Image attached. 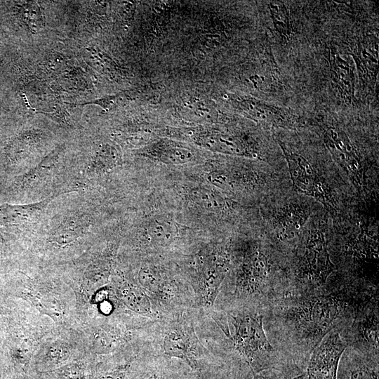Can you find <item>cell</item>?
<instances>
[{
  "label": "cell",
  "instance_id": "obj_1",
  "mask_svg": "<svg viewBox=\"0 0 379 379\" xmlns=\"http://www.w3.org/2000/svg\"><path fill=\"white\" fill-rule=\"evenodd\" d=\"M347 285L331 292L322 288L287 293L272 303V324L283 343L310 356L347 313L356 314L366 302L349 297Z\"/></svg>",
  "mask_w": 379,
  "mask_h": 379
},
{
  "label": "cell",
  "instance_id": "obj_2",
  "mask_svg": "<svg viewBox=\"0 0 379 379\" xmlns=\"http://www.w3.org/2000/svg\"><path fill=\"white\" fill-rule=\"evenodd\" d=\"M377 201L357 199L331 218L330 251L335 272L351 281L378 283Z\"/></svg>",
  "mask_w": 379,
  "mask_h": 379
},
{
  "label": "cell",
  "instance_id": "obj_3",
  "mask_svg": "<svg viewBox=\"0 0 379 379\" xmlns=\"http://www.w3.org/2000/svg\"><path fill=\"white\" fill-rule=\"evenodd\" d=\"M331 228V217L324 208L308 220L289 256L291 293L322 289L335 272L330 251Z\"/></svg>",
  "mask_w": 379,
  "mask_h": 379
},
{
  "label": "cell",
  "instance_id": "obj_4",
  "mask_svg": "<svg viewBox=\"0 0 379 379\" xmlns=\"http://www.w3.org/2000/svg\"><path fill=\"white\" fill-rule=\"evenodd\" d=\"M289 285V260L261 230L260 239L244 254L236 279V293L244 299L268 301L277 298L279 285Z\"/></svg>",
  "mask_w": 379,
  "mask_h": 379
},
{
  "label": "cell",
  "instance_id": "obj_5",
  "mask_svg": "<svg viewBox=\"0 0 379 379\" xmlns=\"http://www.w3.org/2000/svg\"><path fill=\"white\" fill-rule=\"evenodd\" d=\"M322 206L291 186L260 201L261 230L270 241L288 258L311 216Z\"/></svg>",
  "mask_w": 379,
  "mask_h": 379
},
{
  "label": "cell",
  "instance_id": "obj_6",
  "mask_svg": "<svg viewBox=\"0 0 379 379\" xmlns=\"http://www.w3.org/2000/svg\"><path fill=\"white\" fill-rule=\"evenodd\" d=\"M231 317L234 327L231 339L253 374L265 369H277L275 350L263 328V316L243 312Z\"/></svg>",
  "mask_w": 379,
  "mask_h": 379
},
{
  "label": "cell",
  "instance_id": "obj_7",
  "mask_svg": "<svg viewBox=\"0 0 379 379\" xmlns=\"http://www.w3.org/2000/svg\"><path fill=\"white\" fill-rule=\"evenodd\" d=\"M348 345L340 331H330L310 355L307 374L309 379H337L338 368Z\"/></svg>",
  "mask_w": 379,
  "mask_h": 379
},
{
  "label": "cell",
  "instance_id": "obj_8",
  "mask_svg": "<svg viewBox=\"0 0 379 379\" xmlns=\"http://www.w3.org/2000/svg\"><path fill=\"white\" fill-rule=\"evenodd\" d=\"M348 338L345 339L348 345L362 354L378 358V310L375 298L358 309Z\"/></svg>",
  "mask_w": 379,
  "mask_h": 379
},
{
  "label": "cell",
  "instance_id": "obj_9",
  "mask_svg": "<svg viewBox=\"0 0 379 379\" xmlns=\"http://www.w3.org/2000/svg\"><path fill=\"white\" fill-rule=\"evenodd\" d=\"M198 342L192 327H179L165 336L164 349L166 354L185 360L192 368L197 370Z\"/></svg>",
  "mask_w": 379,
  "mask_h": 379
},
{
  "label": "cell",
  "instance_id": "obj_10",
  "mask_svg": "<svg viewBox=\"0 0 379 379\" xmlns=\"http://www.w3.org/2000/svg\"><path fill=\"white\" fill-rule=\"evenodd\" d=\"M73 190H62L34 203L28 204H4L0 206V223L7 225H25L36 222L40 219L48 204L60 194Z\"/></svg>",
  "mask_w": 379,
  "mask_h": 379
},
{
  "label": "cell",
  "instance_id": "obj_11",
  "mask_svg": "<svg viewBox=\"0 0 379 379\" xmlns=\"http://www.w3.org/2000/svg\"><path fill=\"white\" fill-rule=\"evenodd\" d=\"M237 102L242 111L255 121L281 126L286 125L284 115L264 104L250 99L239 100Z\"/></svg>",
  "mask_w": 379,
  "mask_h": 379
},
{
  "label": "cell",
  "instance_id": "obj_12",
  "mask_svg": "<svg viewBox=\"0 0 379 379\" xmlns=\"http://www.w3.org/2000/svg\"><path fill=\"white\" fill-rule=\"evenodd\" d=\"M89 226L88 213H81L66 217L51 230H54L53 234L56 235V237H77L81 233L88 230Z\"/></svg>",
  "mask_w": 379,
  "mask_h": 379
},
{
  "label": "cell",
  "instance_id": "obj_13",
  "mask_svg": "<svg viewBox=\"0 0 379 379\" xmlns=\"http://www.w3.org/2000/svg\"><path fill=\"white\" fill-rule=\"evenodd\" d=\"M359 353L349 364L348 379H378V358Z\"/></svg>",
  "mask_w": 379,
  "mask_h": 379
},
{
  "label": "cell",
  "instance_id": "obj_14",
  "mask_svg": "<svg viewBox=\"0 0 379 379\" xmlns=\"http://www.w3.org/2000/svg\"><path fill=\"white\" fill-rule=\"evenodd\" d=\"M154 153L162 161L173 164H182L192 159L189 148L173 142H161L154 149Z\"/></svg>",
  "mask_w": 379,
  "mask_h": 379
},
{
  "label": "cell",
  "instance_id": "obj_15",
  "mask_svg": "<svg viewBox=\"0 0 379 379\" xmlns=\"http://www.w3.org/2000/svg\"><path fill=\"white\" fill-rule=\"evenodd\" d=\"M120 300L130 309L138 313H147L150 310L149 300L146 294L140 289L122 286L117 290Z\"/></svg>",
  "mask_w": 379,
  "mask_h": 379
},
{
  "label": "cell",
  "instance_id": "obj_16",
  "mask_svg": "<svg viewBox=\"0 0 379 379\" xmlns=\"http://www.w3.org/2000/svg\"><path fill=\"white\" fill-rule=\"evenodd\" d=\"M22 22L32 33H36L44 25V15L41 8L34 1L26 2L19 6Z\"/></svg>",
  "mask_w": 379,
  "mask_h": 379
},
{
  "label": "cell",
  "instance_id": "obj_17",
  "mask_svg": "<svg viewBox=\"0 0 379 379\" xmlns=\"http://www.w3.org/2000/svg\"><path fill=\"white\" fill-rule=\"evenodd\" d=\"M184 106L188 109L190 115L194 116L201 121L212 122L217 117L214 108L207 100L190 98L184 102Z\"/></svg>",
  "mask_w": 379,
  "mask_h": 379
},
{
  "label": "cell",
  "instance_id": "obj_18",
  "mask_svg": "<svg viewBox=\"0 0 379 379\" xmlns=\"http://www.w3.org/2000/svg\"><path fill=\"white\" fill-rule=\"evenodd\" d=\"M86 49L91 53L93 60L98 65L107 73L112 74L117 70L115 62L105 53L95 47H88Z\"/></svg>",
  "mask_w": 379,
  "mask_h": 379
},
{
  "label": "cell",
  "instance_id": "obj_19",
  "mask_svg": "<svg viewBox=\"0 0 379 379\" xmlns=\"http://www.w3.org/2000/svg\"><path fill=\"white\" fill-rule=\"evenodd\" d=\"M66 65L65 58L60 53H53L51 55L45 62V67L49 72L58 74L64 72L63 69Z\"/></svg>",
  "mask_w": 379,
  "mask_h": 379
},
{
  "label": "cell",
  "instance_id": "obj_20",
  "mask_svg": "<svg viewBox=\"0 0 379 379\" xmlns=\"http://www.w3.org/2000/svg\"><path fill=\"white\" fill-rule=\"evenodd\" d=\"M168 225H163L162 223H159L152 227V230H150V233L152 237L160 243H167V241L171 239V234L173 231L170 230Z\"/></svg>",
  "mask_w": 379,
  "mask_h": 379
},
{
  "label": "cell",
  "instance_id": "obj_21",
  "mask_svg": "<svg viewBox=\"0 0 379 379\" xmlns=\"http://www.w3.org/2000/svg\"><path fill=\"white\" fill-rule=\"evenodd\" d=\"M36 113L46 114L60 124L68 126H71L68 118L69 114H67V111L60 105L55 107V109L51 112H37Z\"/></svg>",
  "mask_w": 379,
  "mask_h": 379
},
{
  "label": "cell",
  "instance_id": "obj_22",
  "mask_svg": "<svg viewBox=\"0 0 379 379\" xmlns=\"http://www.w3.org/2000/svg\"><path fill=\"white\" fill-rule=\"evenodd\" d=\"M272 14L273 16L274 20H278L274 22L275 26L277 28L279 32H286L288 29V22L287 17L283 14L282 11L278 10V8L277 6H274L271 8Z\"/></svg>",
  "mask_w": 379,
  "mask_h": 379
},
{
  "label": "cell",
  "instance_id": "obj_23",
  "mask_svg": "<svg viewBox=\"0 0 379 379\" xmlns=\"http://www.w3.org/2000/svg\"><path fill=\"white\" fill-rule=\"evenodd\" d=\"M83 375L82 369L77 365L63 368L59 374L60 379H82Z\"/></svg>",
  "mask_w": 379,
  "mask_h": 379
},
{
  "label": "cell",
  "instance_id": "obj_24",
  "mask_svg": "<svg viewBox=\"0 0 379 379\" xmlns=\"http://www.w3.org/2000/svg\"><path fill=\"white\" fill-rule=\"evenodd\" d=\"M253 379H284V375L274 368L265 369L253 374Z\"/></svg>",
  "mask_w": 379,
  "mask_h": 379
},
{
  "label": "cell",
  "instance_id": "obj_25",
  "mask_svg": "<svg viewBox=\"0 0 379 379\" xmlns=\"http://www.w3.org/2000/svg\"><path fill=\"white\" fill-rule=\"evenodd\" d=\"M116 98L117 95H110L83 104H77V105L81 106L85 105L95 104L100 106L105 110H108L110 106L114 103Z\"/></svg>",
  "mask_w": 379,
  "mask_h": 379
},
{
  "label": "cell",
  "instance_id": "obj_26",
  "mask_svg": "<svg viewBox=\"0 0 379 379\" xmlns=\"http://www.w3.org/2000/svg\"><path fill=\"white\" fill-rule=\"evenodd\" d=\"M306 373L291 372L284 373V379H305Z\"/></svg>",
  "mask_w": 379,
  "mask_h": 379
},
{
  "label": "cell",
  "instance_id": "obj_27",
  "mask_svg": "<svg viewBox=\"0 0 379 379\" xmlns=\"http://www.w3.org/2000/svg\"><path fill=\"white\" fill-rule=\"evenodd\" d=\"M107 292L105 290L103 291H98L95 298H94V300L96 302H100L101 303L102 302L105 301L107 300Z\"/></svg>",
  "mask_w": 379,
  "mask_h": 379
},
{
  "label": "cell",
  "instance_id": "obj_28",
  "mask_svg": "<svg viewBox=\"0 0 379 379\" xmlns=\"http://www.w3.org/2000/svg\"><path fill=\"white\" fill-rule=\"evenodd\" d=\"M100 308H101V310L103 313L105 314H107L109 312H110L111 310H112V305L109 302H108L106 300L100 303Z\"/></svg>",
  "mask_w": 379,
  "mask_h": 379
},
{
  "label": "cell",
  "instance_id": "obj_29",
  "mask_svg": "<svg viewBox=\"0 0 379 379\" xmlns=\"http://www.w3.org/2000/svg\"><path fill=\"white\" fill-rule=\"evenodd\" d=\"M100 379H117L115 375H107L101 377Z\"/></svg>",
  "mask_w": 379,
  "mask_h": 379
},
{
  "label": "cell",
  "instance_id": "obj_30",
  "mask_svg": "<svg viewBox=\"0 0 379 379\" xmlns=\"http://www.w3.org/2000/svg\"><path fill=\"white\" fill-rule=\"evenodd\" d=\"M149 379H157V378L156 375H152V376L150 377Z\"/></svg>",
  "mask_w": 379,
  "mask_h": 379
}]
</instances>
